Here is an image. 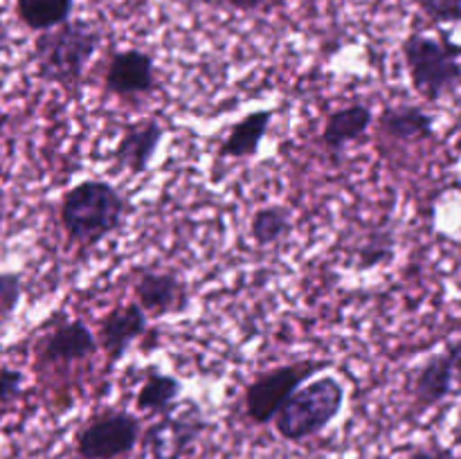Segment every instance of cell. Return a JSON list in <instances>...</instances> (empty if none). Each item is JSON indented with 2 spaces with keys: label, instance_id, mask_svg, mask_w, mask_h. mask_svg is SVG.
<instances>
[{
  "label": "cell",
  "instance_id": "6da1fadb",
  "mask_svg": "<svg viewBox=\"0 0 461 459\" xmlns=\"http://www.w3.org/2000/svg\"><path fill=\"white\" fill-rule=\"evenodd\" d=\"M131 205L106 180H84L68 189L61 201V225L72 246L93 248L115 234Z\"/></svg>",
  "mask_w": 461,
  "mask_h": 459
},
{
  "label": "cell",
  "instance_id": "7a4b0ae2",
  "mask_svg": "<svg viewBox=\"0 0 461 459\" xmlns=\"http://www.w3.org/2000/svg\"><path fill=\"white\" fill-rule=\"evenodd\" d=\"M99 43V32L86 22L68 21L54 30L41 32L32 52L36 76L66 90L79 88L86 66L95 57Z\"/></svg>",
  "mask_w": 461,
  "mask_h": 459
},
{
  "label": "cell",
  "instance_id": "3957f363",
  "mask_svg": "<svg viewBox=\"0 0 461 459\" xmlns=\"http://www.w3.org/2000/svg\"><path fill=\"white\" fill-rule=\"evenodd\" d=\"M345 405V387L338 378L320 376L309 385L297 387L273 418L279 436L286 441H304L322 432Z\"/></svg>",
  "mask_w": 461,
  "mask_h": 459
},
{
  "label": "cell",
  "instance_id": "277c9868",
  "mask_svg": "<svg viewBox=\"0 0 461 459\" xmlns=\"http://www.w3.org/2000/svg\"><path fill=\"white\" fill-rule=\"evenodd\" d=\"M403 57L414 90L428 102H439L461 84V45H455L448 34L441 39L410 34Z\"/></svg>",
  "mask_w": 461,
  "mask_h": 459
},
{
  "label": "cell",
  "instance_id": "5b68a950",
  "mask_svg": "<svg viewBox=\"0 0 461 459\" xmlns=\"http://www.w3.org/2000/svg\"><path fill=\"white\" fill-rule=\"evenodd\" d=\"M329 363L318 360H302V363L279 364V367L261 372L250 385L246 387V412L252 423L264 426L277 417L279 408L286 403L288 396L302 387L306 378L318 374L320 369H327Z\"/></svg>",
  "mask_w": 461,
  "mask_h": 459
},
{
  "label": "cell",
  "instance_id": "8992f818",
  "mask_svg": "<svg viewBox=\"0 0 461 459\" xmlns=\"http://www.w3.org/2000/svg\"><path fill=\"white\" fill-rule=\"evenodd\" d=\"M140 421L129 412H108L86 423L77 435V454L81 459H120L138 446Z\"/></svg>",
  "mask_w": 461,
  "mask_h": 459
},
{
  "label": "cell",
  "instance_id": "52a82bcc",
  "mask_svg": "<svg viewBox=\"0 0 461 459\" xmlns=\"http://www.w3.org/2000/svg\"><path fill=\"white\" fill-rule=\"evenodd\" d=\"M207 418L198 405H185L183 410L165 412L158 423L147 428L142 436V446L149 459H183L194 446V441L205 432Z\"/></svg>",
  "mask_w": 461,
  "mask_h": 459
},
{
  "label": "cell",
  "instance_id": "ba28073f",
  "mask_svg": "<svg viewBox=\"0 0 461 459\" xmlns=\"http://www.w3.org/2000/svg\"><path fill=\"white\" fill-rule=\"evenodd\" d=\"M135 297L142 310L153 318L183 313L189 306V288L178 274L144 270L135 282Z\"/></svg>",
  "mask_w": 461,
  "mask_h": 459
},
{
  "label": "cell",
  "instance_id": "9c48e42d",
  "mask_svg": "<svg viewBox=\"0 0 461 459\" xmlns=\"http://www.w3.org/2000/svg\"><path fill=\"white\" fill-rule=\"evenodd\" d=\"M149 315L138 302L120 304L108 310L99 324V346L108 356V363H120L129 346L147 333Z\"/></svg>",
  "mask_w": 461,
  "mask_h": 459
},
{
  "label": "cell",
  "instance_id": "30bf717a",
  "mask_svg": "<svg viewBox=\"0 0 461 459\" xmlns=\"http://www.w3.org/2000/svg\"><path fill=\"white\" fill-rule=\"evenodd\" d=\"M108 93L117 97H140L156 90V72L153 58L142 50H124L111 58L106 70Z\"/></svg>",
  "mask_w": 461,
  "mask_h": 459
},
{
  "label": "cell",
  "instance_id": "8fae6325",
  "mask_svg": "<svg viewBox=\"0 0 461 459\" xmlns=\"http://www.w3.org/2000/svg\"><path fill=\"white\" fill-rule=\"evenodd\" d=\"M99 351V342L95 333L81 320L59 324L54 331L43 338L39 346L41 360L50 364H72L90 358Z\"/></svg>",
  "mask_w": 461,
  "mask_h": 459
},
{
  "label": "cell",
  "instance_id": "7c38bea8",
  "mask_svg": "<svg viewBox=\"0 0 461 459\" xmlns=\"http://www.w3.org/2000/svg\"><path fill=\"white\" fill-rule=\"evenodd\" d=\"M162 135H165V129H162L160 122L151 120V117L129 124L122 133L120 142H117L113 158L129 174L142 176L151 165L158 147H160Z\"/></svg>",
  "mask_w": 461,
  "mask_h": 459
},
{
  "label": "cell",
  "instance_id": "4fadbf2b",
  "mask_svg": "<svg viewBox=\"0 0 461 459\" xmlns=\"http://www.w3.org/2000/svg\"><path fill=\"white\" fill-rule=\"evenodd\" d=\"M455 394V378L453 369H450L448 358L446 354L430 356L421 367L417 369L412 381V399L414 408L419 412L423 410H430L435 405H439L441 400H446L448 396Z\"/></svg>",
  "mask_w": 461,
  "mask_h": 459
},
{
  "label": "cell",
  "instance_id": "5bb4252c",
  "mask_svg": "<svg viewBox=\"0 0 461 459\" xmlns=\"http://www.w3.org/2000/svg\"><path fill=\"white\" fill-rule=\"evenodd\" d=\"M374 122L372 108L365 104H349L345 108H338L327 117V124L322 130V144L331 156H340L342 148L354 140L363 138Z\"/></svg>",
  "mask_w": 461,
  "mask_h": 459
},
{
  "label": "cell",
  "instance_id": "9a60e30c",
  "mask_svg": "<svg viewBox=\"0 0 461 459\" xmlns=\"http://www.w3.org/2000/svg\"><path fill=\"white\" fill-rule=\"evenodd\" d=\"M383 133L399 142H419V140L435 138V117L419 106H392L385 108L378 117Z\"/></svg>",
  "mask_w": 461,
  "mask_h": 459
},
{
  "label": "cell",
  "instance_id": "2e32d148",
  "mask_svg": "<svg viewBox=\"0 0 461 459\" xmlns=\"http://www.w3.org/2000/svg\"><path fill=\"white\" fill-rule=\"evenodd\" d=\"M273 115V111H255L250 112V115L241 117V120L230 129L228 138L221 144L219 158H237V160H241V158L257 156L266 133H268Z\"/></svg>",
  "mask_w": 461,
  "mask_h": 459
},
{
  "label": "cell",
  "instance_id": "e0dca14e",
  "mask_svg": "<svg viewBox=\"0 0 461 459\" xmlns=\"http://www.w3.org/2000/svg\"><path fill=\"white\" fill-rule=\"evenodd\" d=\"M180 390H183V385H180V381L176 376H169V374L162 372H149L142 387H140L135 405L142 412L165 414L174 408V403L180 396Z\"/></svg>",
  "mask_w": 461,
  "mask_h": 459
},
{
  "label": "cell",
  "instance_id": "ac0fdd59",
  "mask_svg": "<svg viewBox=\"0 0 461 459\" xmlns=\"http://www.w3.org/2000/svg\"><path fill=\"white\" fill-rule=\"evenodd\" d=\"M21 21L34 32H48L70 21L72 0H16Z\"/></svg>",
  "mask_w": 461,
  "mask_h": 459
},
{
  "label": "cell",
  "instance_id": "d6986e66",
  "mask_svg": "<svg viewBox=\"0 0 461 459\" xmlns=\"http://www.w3.org/2000/svg\"><path fill=\"white\" fill-rule=\"evenodd\" d=\"M288 232H291V212L282 205L261 207L250 220V234L257 246L261 248L275 246Z\"/></svg>",
  "mask_w": 461,
  "mask_h": 459
},
{
  "label": "cell",
  "instance_id": "ffe728a7",
  "mask_svg": "<svg viewBox=\"0 0 461 459\" xmlns=\"http://www.w3.org/2000/svg\"><path fill=\"white\" fill-rule=\"evenodd\" d=\"M394 256V234L390 230H374L358 252V268H376Z\"/></svg>",
  "mask_w": 461,
  "mask_h": 459
},
{
  "label": "cell",
  "instance_id": "44dd1931",
  "mask_svg": "<svg viewBox=\"0 0 461 459\" xmlns=\"http://www.w3.org/2000/svg\"><path fill=\"white\" fill-rule=\"evenodd\" d=\"M23 297V279L18 273H0V320L12 318Z\"/></svg>",
  "mask_w": 461,
  "mask_h": 459
},
{
  "label": "cell",
  "instance_id": "7402d4cb",
  "mask_svg": "<svg viewBox=\"0 0 461 459\" xmlns=\"http://www.w3.org/2000/svg\"><path fill=\"white\" fill-rule=\"evenodd\" d=\"M23 385H25V374L21 369L0 367V408L21 399Z\"/></svg>",
  "mask_w": 461,
  "mask_h": 459
},
{
  "label": "cell",
  "instance_id": "603a6c76",
  "mask_svg": "<svg viewBox=\"0 0 461 459\" xmlns=\"http://www.w3.org/2000/svg\"><path fill=\"white\" fill-rule=\"evenodd\" d=\"M423 14L435 22L461 21V0H419Z\"/></svg>",
  "mask_w": 461,
  "mask_h": 459
},
{
  "label": "cell",
  "instance_id": "cb8c5ba5",
  "mask_svg": "<svg viewBox=\"0 0 461 459\" xmlns=\"http://www.w3.org/2000/svg\"><path fill=\"white\" fill-rule=\"evenodd\" d=\"M405 459H461L459 454H455L450 448H444L439 444L430 446H419Z\"/></svg>",
  "mask_w": 461,
  "mask_h": 459
},
{
  "label": "cell",
  "instance_id": "d4e9b609",
  "mask_svg": "<svg viewBox=\"0 0 461 459\" xmlns=\"http://www.w3.org/2000/svg\"><path fill=\"white\" fill-rule=\"evenodd\" d=\"M446 358H448L450 369H453V378H455V394L461 392V338L457 340H450L444 349Z\"/></svg>",
  "mask_w": 461,
  "mask_h": 459
},
{
  "label": "cell",
  "instance_id": "484cf974",
  "mask_svg": "<svg viewBox=\"0 0 461 459\" xmlns=\"http://www.w3.org/2000/svg\"><path fill=\"white\" fill-rule=\"evenodd\" d=\"M230 4L241 12H255V9H261L266 4V0H230Z\"/></svg>",
  "mask_w": 461,
  "mask_h": 459
},
{
  "label": "cell",
  "instance_id": "4316f807",
  "mask_svg": "<svg viewBox=\"0 0 461 459\" xmlns=\"http://www.w3.org/2000/svg\"><path fill=\"white\" fill-rule=\"evenodd\" d=\"M7 122H9V115L3 111V108H0V133H3V130H5V126H7Z\"/></svg>",
  "mask_w": 461,
  "mask_h": 459
}]
</instances>
